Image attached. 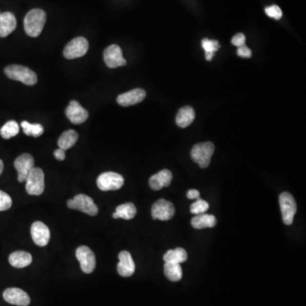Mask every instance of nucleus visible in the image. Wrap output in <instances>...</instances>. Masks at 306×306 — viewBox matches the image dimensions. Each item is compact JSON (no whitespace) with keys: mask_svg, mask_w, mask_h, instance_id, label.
<instances>
[{"mask_svg":"<svg viewBox=\"0 0 306 306\" xmlns=\"http://www.w3.org/2000/svg\"><path fill=\"white\" fill-rule=\"evenodd\" d=\"M46 23V13L40 9L30 10L24 19V29L28 36L36 37L40 36Z\"/></svg>","mask_w":306,"mask_h":306,"instance_id":"f257e3e1","label":"nucleus"},{"mask_svg":"<svg viewBox=\"0 0 306 306\" xmlns=\"http://www.w3.org/2000/svg\"><path fill=\"white\" fill-rule=\"evenodd\" d=\"M5 73L9 79L22 82L28 86L37 84V75L28 67L21 65H10L5 67Z\"/></svg>","mask_w":306,"mask_h":306,"instance_id":"f03ea898","label":"nucleus"},{"mask_svg":"<svg viewBox=\"0 0 306 306\" xmlns=\"http://www.w3.org/2000/svg\"><path fill=\"white\" fill-rule=\"evenodd\" d=\"M215 152V146L212 142L198 143L193 146L190 151V157L195 163H198L200 168H206L209 166L213 154Z\"/></svg>","mask_w":306,"mask_h":306,"instance_id":"7ed1b4c3","label":"nucleus"},{"mask_svg":"<svg viewBox=\"0 0 306 306\" xmlns=\"http://www.w3.org/2000/svg\"><path fill=\"white\" fill-rule=\"evenodd\" d=\"M67 207L72 209L79 210L90 216H95L99 212L94 200L85 194H79L75 196L72 199L67 201Z\"/></svg>","mask_w":306,"mask_h":306,"instance_id":"20e7f679","label":"nucleus"},{"mask_svg":"<svg viewBox=\"0 0 306 306\" xmlns=\"http://www.w3.org/2000/svg\"><path fill=\"white\" fill-rule=\"evenodd\" d=\"M26 190L29 195L40 196L45 190V174L40 168H33L26 180Z\"/></svg>","mask_w":306,"mask_h":306,"instance_id":"39448f33","label":"nucleus"},{"mask_svg":"<svg viewBox=\"0 0 306 306\" xmlns=\"http://www.w3.org/2000/svg\"><path fill=\"white\" fill-rule=\"evenodd\" d=\"M97 186L103 192L119 190L124 184V179L121 175L115 172H105L100 175L97 180Z\"/></svg>","mask_w":306,"mask_h":306,"instance_id":"423d86ee","label":"nucleus"},{"mask_svg":"<svg viewBox=\"0 0 306 306\" xmlns=\"http://www.w3.org/2000/svg\"><path fill=\"white\" fill-rule=\"evenodd\" d=\"M279 203L283 222L286 225H292L297 212L296 202L294 197L290 193H282L279 197Z\"/></svg>","mask_w":306,"mask_h":306,"instance_id":"0eeeda50","label":"nucleus"},{"mask_svg":"<svg viewBox=\"0 0 306 306\" xmlns=\"http://www.w3.org/2000/svg\"><path fill=\"white\" fill-rule=\"evenodd\" d=\"M89 50V42L85 37H78L71 40L65 47L63 54L68 60L84 56Z\"/></svg>","mask_w":306,"mask_h":306,"instance_id":"6e6552de","label":"nucleus"},{"mask_svg":"<svg viewBox=\"0 0 306 306\" xmlns=\"http://www.w3.org/2000/svg\"><path fill=\"white\" fill-rule=\"evenodd\" d=\"M76 257L79 263L81 270L86 274H90L94 272L97 265L95 255L89 247L87 246H80L76 250Z\"/></svg>","mask_w":306,"mask_h":306,"instance_id":"1a4fd4ad","label":"nucleus"},{"mask_svg":"<svg viewBox=\"0 0 306 306\" xmlns=\"http://www.w3.org/2000/svg\"><path fill=\"white\" fill-rule=\"evenodd\" d=\"M176 214V208L172 203L165 200L159 199L151 207V216L154 220L167 221L174 217Z\"/></svg>","mask_w":306,"mask_h":306,"instance_id":"9d476101","label":"nucleus"},{"mask_svg":"<svg viewBox=\"0 0 306 306\" xmlns=\"http://www.w3.org/2000/svg\"><path fill=\"white\" fill-rule=\"evenodd\" d=\"M104 62L109 68H117L126 65V60L123 56V52L119 45H110L104 50Z\"/></svg>","mask_w":306,"mask_h":306,"instance_id":"9b49d317","label":"nucleus"},{"mask_svg":"<svg viewBox=\"0 0 306 306\" xmlns=\"http://www.w3.org/2000/svg\"><path fill=\"white\" fill-rule=\"evenodd\" d=\"M14 166L18 172V181L25 182L27 177L34 167V158L30 154H23L15 160Z\"/></svg>","mask_w":306,"mask_h":306,"instance_id":"f8f14e48","label":"nucleus"},{"mask_svg":"<svg viewBox=\"0 0 306 306\" xmlns=\"http://www.w3.org/2000/svg\"><path fill=\"white\" fill-rule=\"evenodd\" d=\"M31 235L35 244L40 247H45L50 242V229L41 221H36L32 224Z\"/></svg>","mask_w":306,"mask_h":306,"instance_id":"ddd939ff","label":"nucleus"},{"mask_svg":"<svg viewBox=\"0 0 306 306\" xmlns=\"http://www.w3.org/2000/svg\"><path fill=\"white\" fill-rule=\"evenodd\" d=\"M5 301L9 304L17 306H27L30 304L31 299L28 294L23 289L17 288H10L7 289L3 294Z\"/></svg>","mask_w":306,"mask_h":306,"instance_id":"4468645a","label":"nucleus"},{"mask_svg":"<svg viewBox=\"0 0 306 306\" xmlns=\"http://www.w3.org/2000/svg\"><path fill=\"white\" fill-rule=\"evenodd\" d=\"M66 115L73 124H83L89 118V112L76 101L70 102L66 108Z\"/></svg>","mask_w":306,"mask_h":306,"instance_id":"2eb2a0df","label":"nucleus"},{"mask_svg":"<svg viewBox=\"0 0 306 306\" xmlns=\"http://www.w3.org/2000/svg\"><path fill=\"white\" fill-rule=\"evenodd\" d=\"M119 263L118 264L119 274L121 277H131L136 271V264L129 252L122 251L119 255Z\"/></svg>","mask_w":306,"mask_h":306,"instance_id":"dca6fc26","label":"nucleus"},{"mask_svg":"<svg viewBox=\"0 0 306 306\" xmlns=\"http://www.w3.org/2000/svg\"><path fill=\"white\" fill-rule=\"evenodd\" d=\"M146 93L144 89H135L124 93L117 98V102L123 106H129L140 103L146 98Z\"/></svg>","mask_w":306,"mask_h":306,"instance_id":"f3484780","label":"nucleus"},{"mask_svg":"<svg viewBox=\"0 0 306 306\" xmlns=\"http://www.w3.org/2000/svg\"><path fill=\"white\" fill-rule=\"evenodd\" d=\"M172 179H173V176L170 171L163 169L151 176L149 180V185L152 190H159L170 185Z\"/></svg>","mask_w":306,"mask_h":306,"instance_id":"a211bd4d","label":"nucleus"},{"mask_svg":"<svg viewBox=\"0 0 306 306\" xmlns=\"http://www.w3.org/2000/svg\"><path fill=\"white\" fill-rule=\"evenodd\" d=\"M16 27V19L11 12L1 13L0 15V37H7Z\"/></svg>","mask_w":306,"mask_h":306,"instance_id":"6ab92c4d","label":"nucleus"},{"mask_svg":"<svg viewBox=\"0 0 306 306\" xmlns=\"http://www.w3.org/2000/svg\"><path fill=\"white\" fill-rule=\"evenodd\" d=\"M32 261V255L25 251H15L9 257L10 264L15 268H24L28 266Z\"/></svg>","mask_w":306,"mask_h":306,"instance_id":"aec40b11","label":"nucleus"},{"mask_svg":"<svg viewBox=\"0 0 306 306\" xmlns=\"http://www.w3.org/2000/svg\"><path fill=\"white\" fill-rule=\"evenodd\" d=\"M195 119V111L190 106H184L176 115V124L180 128H186Z\"/></svg>","mask_w":306,"mask_h":306,"instance_id":"412c9836","label":"nucleus"},{"mask_svg":"<svg viewBox=\"0 0 306 306\" xmlns=\"http://www.w3.org/2000/svg\"><path fill=\"white\" fill-rule=\"evenodd\" d=\"M217 223L216 218L212 215L202 214L196 215L192 220V225L195 229H204V228L215 227Z\"/></svg>","mask_w":306,"mask_h":306,"instance_id":"4be33fe9","label":"nucleus"},{"mask_svg":"<svg viewBox=\"0 0 306 306\" xmlns=\"http://www.w3.org/2000/svg\"><path fill=\"white\" fill-rule=\"evenodd\" d=\"M136 207L132 203H124L117 207L116 211L112 215L113 219H124V220H132L136 216Z\"/></svg>","mask_w":306,"mask_h":306,"instance_id":"5701e85b","label":"nucleus"},{"mask_svg":"<svg viewBox=\"0 0 306 306\" xmlns=\"http://www.w3.org/2000/svg\"><path fill=\"white\" fill-rule=\"evenodd\" d=\"M187 252L182 247H177L176 250H168L165 255H163V260L165 263H175L181 264L187 260Z\"/></svg>","mask_w":306,"mask_h":306,"instance_id":"b1692460","label":"nucleus"},{"mask_svg":"<svg viewBox=\"0 0 306 306\" xmlns=\"http://www.w3.org/2000/svg\"><path fill=\"white\" fill-rule=\"evenodd\" d=\"M78 140H79V135L76 131L72 130V129L65 131L64 133L60 136L59 140H58V146H59V148L63 149L66 151L67 149H70L74 146Z\"/></svg>","mask_w":306,"mask_h":306,"instance_id":"393cba45","label":"nucleus"},{"mask_svg":"<svg viewBox=\"0 0 306 306\" xmlns=\"http://www.w3.org/2000/svg\"><path fill=\"white\" fill-rule=\"evenodd\" d=\"M164 274L169 281H180L182 278V268L180 266V264L165 263V264H164Z\"/></svg>","mask_w":306,"mask_h":306,"instance_id":"a878e982","label":"nucleus"},{"mask_svg":"<svg viewBox=\"0 0 306 306\" xmlns=\"http://www.w3.org/2000/svg\"><path fill=\"white\" fill-rule=\"evenodd\" d=\"M202 46L205 51V58L207 61H211L215 55V52L220 49V45L217 40H209L203 39Z\"/></svg>","mask_w":306,"mask_h":306,"instance_id":"bb28decb","label":"nucleus"},{"mask_svg":"<svg viewBox=\"0 0 306 306\" xmlns=\"http://www.w3.org/2000/svg\"><path fill=\"white\" fill-rule=\"evenodd\" d=\"M20 131V128L15 121H9L0 128V135L4 139H10L16 136Z\"/></svg>","mask_w":306,"mask_h":306,"instance_id":"cd10ccee","label":"nucleus"},{"mask_svg":"<svg viewBox=\"0 0 306 306\" xmlns=\"http://www.w3.org/2000/svg\"><path fill=\"white\" fill-rule=\"evenodd\" d=\"M23 132L27 136L40 137L44 133V127L40 124H29L28 122H22Z\"/></svg>","mask_w":306,"mask_h":306,"instance_id":"c85d7f7f","label":"nucleus"},{"mask_svg":"<svg viewBox=\"0 0 306 306\" xmlns=\"http://www.w3.org/2000/svg\"><path fill=\"white\" fill-rule=\"evenodd\" d=\"M209 208V204L206 201L203 200L198 198L196 201L195 203H193L190 205V213L193 215H198L205 214L206 211Z\"/></svg>","mask_w":306,"mask_h":306,"instance_id":"c756f323","label":"nucleus"},{"mask_svg":"<svg viewBox=\"0 0 306 306\" xmlns=\"http://www.w3.org/2000/svg\"><path fill=\"white\" fill-rule=\"evenodd\" d=\"M12 206V199L7 193L0 190V211H5Z\"/></svg>","mask_w":306,"mask_h":306,"instance_id":"7c9ffc66","label":"nucleus"},{"mask_svg":"<svg viewBox=\"0 0 306 306\" xmlns=\"http://www.w3.org/2000/svg\"><path fill=\"white\" fill-rule=\"evenodd\" d=\"M265 13L268 16L276 20H280L282 16V11L277 5H272L270 7L265 8Z\"/></svg>","mask_w":306,"mask_h":306,"instance_id":"2f4dec72","label":"nucleus"},{"mask_svg":"<svg viewBox=\"0 0 306 306\" xmlns=\"http://www.w3.org/2000/svg\"><path fill=\"white\" fill-rule=\"evenodd\" d=\"M245 42H246V37H245L243 33H238V34L232 37V44L235 46H237V47L244 45Z\"/></svg>","mask_w":306,"mask_h":306,"instance_id":"473e14b6","label":"nucleus"},{"mask_svg":"<svg viewBox=\"0 0 306 306\" xmlns=\"http://www.w3.org/2000/svg\"><path fill=\"white\" fill-rule=\"evenodd\" d=\"M237 53V55H239L241 57H244V58H250V57L252 56V52L250 50V48L247 47L245 45L238 47Z\"/></svg>","mask_w":306,"mask_h":306,"instance_id":"72a5a7b5","label":"nucleus"},{"mask_svg":"<svg viewBox=\"0 0 306 306\" xmlns=\"http://www.w3.org/2000/svg\"><path fill=\"white\" fill-rule=\"evenodd\" d=\"M54 157L58 161L65 160V158H66L65 150L62 148L57 149V150L54 151Z\"/></svg>","mask_w":306,"mask_h":306,"instance_id":"f704fd0d","label":"nucleus"},{"mask_svg":"<svg viewBox=\"0 0 306 306\" xmlns=\"http://www.w3.org/2000/svg\"><path fill=\"white\" fill-rule=\"evenodd\" d=\"M199 197H200V193L198 190H195V189H192L187 193V198L189 199L194 200V199H198Z\"/></svg>","mask_w":306,"mask_h":306,"instance_id":"c9c22d12","label":"nucleus"},{"mask_svg":"<svg viewBox=\"0 0 306 306\" xmlns=\"http://www.w3.org/2000/svg\"><path fill=\"white\" fill-rule=\"evenodd\" d=\"M3 170H4V163H3V161L0 159V175L3 173Z\"/></svg>","mask_w":306,"mask_h":306,"instance_id":"e433bc0d","label":"nucleus"},{"mask_svg":"<svg viewBox=\"0 0 306 306\" xmlns=\"http://www.w3.org/2000/svg\"><path fill=\"white\" fill-rule=\"evenodd\" d=\"M0 15H1V13H0Z\"/></svg>","mask_w":306,"mask_h":306,"instance_id":"4c0bfd02","label":"nucleus"}]
</instances>
